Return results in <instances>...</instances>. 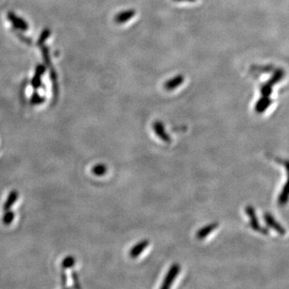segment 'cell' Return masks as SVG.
I'll return each instance as SVG.
<instances>
[{"instance_id": "6", "label": "cell", "mask_w": 289, "mask_h": 289, "mask_svg": "<svg viewBox=\"0 0 289 289\" xmlns=\"http://www.w3.org/2000/svg\"><path fill=\"white\" fill-rule=\"evenodd\" d=\"M184 81V77L183 76L178 75L173 77L171 79L166 81L164 88L168 91H172L173 89H177V87H179Z\"/></svg>"}, {"instance_id": "1", "label": "cell", "mask_w": 289, "mask_h": 289, "mask_svg": "<svg viewBox=\"0 0 289 289\" xmlns=\"http://www.w3.org/2000/svg\"><path fill=\"white\" fill-rule=\"evenodd\" d=\"M180 271H181V267L179 266V264H173L170 267V269L168 270L167 273H166V276L164 278L161 288H170L174 280H175L176 278H177V275L179 274Z\"/></svg>"}, {"instance_id": "5", "label": "cell", "mask_w": 289, "mask_h": 289, "mask_svg": "<svg viewBox=\"0 0 289 289\" xmlns=\"http://www.w3.org/2000/svg\"><path fill=\"white\" fill-rule=\"evenodd\" d=\"M149 243H150V242L148 240H142L140 241L137 244L134 245L132 247L130 251H129L130 257L133 259L137 258L144 251V249L148 247Z\"/></svg>"}, {"instance_id": "2", "label": "cell", "mask_w": 289, "mask_h": 289, "mask_svg": "<svg viewBox=\"0 0 289 289\" xmlns=\"http://www.w3.org/2000/svg\"><path fill=\"white\" fill-rule=\"evenodd\" d=\"M153 129H154V133H156L157 136L164 142L170 143L171 141L170 135L166 133L165 126L162 122L157 121V122H154L153 124Z\"/></svg>"}, {"instance_id": "3", "label": "cell", "mask_w": 289, "mask_h": 289, "mask_svg": "<svg viewBox=\"0 0 289 289\" xmlns=\"http://www.w3.org/2000/svg\"><path fill=\"white\" fill-rule=\"evenodd\" d=\"M246 213L248 215L249 220H250V226L251 227V228L255 230V231H262L261 232L264 233L263 231H266V230L262 229V228H260V224H259L258 220H257V214H256V212H255L252 206H247L246 207Z\"/></svg>"}, {"instance_id": "10", "label": "cell", "mask_w": 289, "mask_h": 289, "mask_svg": "<svg viewBox=\"0 0 289 289\" xmlns=\"http://www.w3.org/2000/svg\"><path fill=\"white\" fill-rule=\"evenodd\" d=\"M175 2H195L196 0H173Z\"/></svg>"}, {"instance_id": "9", "label": "cell", "mask_w": 289, "mask_h": 289, "mask_svg": "<svg viewBox=\"0 0 289 289\" xmlns=\"http://www.w3.org/2000/svg\"><path fill=\"white\" fill-rule=\"evenodd\" d=\"M107 172V167L104 164H98L93 167V173L96 176H102Z\"/></svg>"}, {"instance_id": "7", "label": "cell", "mask_w": 289, "mask_h": 289, "mask_svg": "<svg viewBox=\"0 0 289 289\" xmlns=\"http://www.w3.org/2000/svg\"><path fill=\"white\" fill-rule=\"evenodd\" d=\"M134 16L135 12L133 10H125L115 16V21L118 23H125L129 21Z\"/></svg>"}, {"instance_id": "4", "label": "cell", "mask_w": 289, "mask_h": 289, "mask_svg": "<svg viewBox=\"0 0 289 289\" xmlns=\"http://www.w3.org/2000/svg\"><path fill=\"white\" fill-rule=\"evenodd\" d=\"M219 224L217 223H213V224H208V225L205 226L203 228L199 229L197 231L196 238L199 240L206 239L210 233H212L216 228H218Z\"/></svg>"}, {"instance_id": "8", "label": "cell", "mask_w": 289, "mask_h": 289, "mask_svg": "<svg viewBox=\"0 0 289 289\" xmlns=\"http://www.w3.org/2000/svg\"><path fill=\"white\" fill-rule=\"evenodd\" d=\"M264 220H265L266 224L269 226L270 228L276 230V231H278V232H279V234H281V235L284 234V229L279 226V224H278L276 220H274L273 217H272L271 214H268V213L264 214Z\"/></svg>"}]
</instances>
